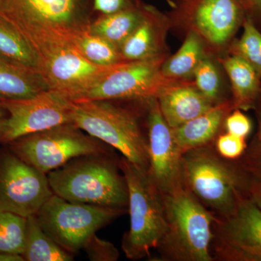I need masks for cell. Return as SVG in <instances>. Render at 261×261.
<instances>
[{
    "mask_svg": "<svg viewBox=\"0 0 261 261\" xmlns=\"http://www.w3.org/2000/svg\"><path fill=\"white\" fill-rule=\"evenodd\" d=\"M92 0H0V17L44 60L89 29Z\"/></svg>",
    "mask_w": 261,
    "mask_h": 261,
    "instance_id": "cell-1",
    "label": "cell"
},
{
    "mask_svg": "<svg viewBox=\"0 0 261 261\" xmlns=\"http://www.w3.org/2000/svg\"><path fill=\"white\" fill-rule=\"evenodd\" d=\"M184 185L216 219L234 212L248 194V170L240 161L221 157L214 142L182 157Z\"/></svg>",
    "mask_w": 261,
    "mask_h": 261,
    "instance_id": "cell-2",
    "label": "cell"
},
{
    "mask_svg": "<svg viewBox=\"0 0 261 261\" xmlns=\"http://www.w3.org/2000/svg\"><path fill=\"white\" fill-rule=\"evenodd\" d=\"M47 175L53 194L65 200L128 211L126 178L112 152L76 158Z\"/></svg>",
    "mask_w": 261,
    "mask_h": 261,
    "instance_id": "cell-3",
    "label": "cell"
},
{
    "mask_svg": "<svg viewBox=\"0 0 261 261\" xmlns=\"http://www.w3.org/2000/svg\"><path fill=\"white\" fill-rule=\"evenodd\" d=\"M166 230L156 247L161 261H214L215 216L184 187L163 195Z\"/></svg>",
    "mask_w": 261,
    "mask_h": 261,
    "instance_id": "cell-4",
    "label": "cell"
},
{
    "mask_svg": "<svg viewBox=\"0 0 261 261\" xmlns=\"http://www.w3.org/2000/svg\"><path fill=\"white\" fill-rule=\"evenodd\" d=\"M73 123L91 137L116 149L136 166L148 171L147 130L135 110L112 100L73 102Z\"/></svg>",
    "mask_w": 261,
    "mask_h": 261,
    "instance_id": "cell-5",
    "label": "cell"
},
{
    "mask_svg": "<svg viewBox=\"0 0 261 261\" xmlns=\"http://www.w3.org/2000/svg\"><path fill=\"white\" fill-rule=\"evenodd\" d=\"M120 167L128 192L129 229L122 238V250L127 258L138 260L150 256L166 230L163 194L151 179L148 171L126 158L120 159Z\"/></svg>",
    "mask_w": 261,
    "mask_h": 261,
    "instance_id": "cell-6",
    "label": "cell"
},
{
    "mask_svg": "<svg viewBox=\"0 0 261 261\" xmlns=\"http://www.w3.org/2000/svg\"><path fill=\"white\" fill-rule=\"evenodd\" d=\"M5 145L45 174L76 158L111 152L110 146L84 134L72 123L24 136Z\"/></svg>",
    "mask_w": 261,
    "mask_h": 261,
    "instance_id": "cell-7",
    "label": "cell"
},
{
    "mask_svg": "<svg viewBox=\"0 0 261 261\" xmlns=\"http://www.w3.org/2000/svg\"><path fill=\"white\" fill-rule=\"evenodd\" d=\"M125 212L127 211L70 202L53 194L35 216L46 233L74 255L98 230Z\"/></svg>",
    "mask_w": 261,
    "mask_h": 261,
    "instance_id": "cell-8",
    "label": "cell"
},
{
    "mask_svg": "<svg viewBox=\"0 0 261 261\" xmlns=\"http://www.w3.org/2000/svg\"><path fill=\"white\" fill-rule=\"evenodd\" d=\"M168 55L111 65L73 102L92 100H145L156 97L161 90L178 80L165 77L161 72Z\"/></svg>",
    "mask_w": 261,
    "mask_h": 261,
    "instance_id": "cell-9",
    "label": "cell"
},
{
    "mask_svg": "<svg viewBox=\"0 0 261 261\" xmlns=\"http://www.w3.org/2000/svg\"><path fill=\"white\" fill-rule=\"evenodd\" d=\"M8 113L0 144L24 136L73 123V102L58 91L47 89L25 99H0Z\"/></svg>",
    "mask_w": 261,
    "mask_h": 261,
    "instance_id": "cell-10",
    "label": "cell"
},
{
    "mask_svg": "<svg viewBox=\"0 0 261 261\" xmlns=\"http://www.w3.org/2000/svg\"><path fill=\"white\" fill-rule=\"evenodd\" d=\"M174 10L175 18L217 50L228 49L247 17L242 0H187Z\"/></svg>",
    "mask_w": 261,
    "mask_h": 261,
    "instance_id": "cell-11",
    "label": "cell"
},
{
    "mask_svg": "<svg viewBox=\"0 0 261 261\" xmlns=\"http://www.w3.org/2000/svg\"><path fill=\"white\" fill-rule=\"evenodd\" d=\"M53 195L47 175L0 149V211L23 217L34 216Z\"/></svg>",
    "mask_w": 261,
    "mask_h": 261,
    "instance_id": "cell-12",
    "label": "cell"
},
{
    "mask_svg": "<svg viewBox=\"0 0 261 261\" xmlns=\"http://www.w3.org/2000/svg\"><path fill=\"white\" fill-rule=\"evenodd\" d=\"M211 253L214 261H261V211L250 198L215 218Z\"/></svg>",
    "mask_w": 261,
    "mask_h": 261,
    "instance_id": "cell-13",
    "label": "cell"
},
{
    "mask_svg": "<svg viewBox=\"0 0 261 261\" xmlns=\"http://www.w3.org/2000/svg\"><path fill=\"white\" fill-rule=\"evenodd\" d=\"M147 138H148V173L163 195H168L185 187L182 157L173 137L172 128L165 121L157 98L147 100Z\"/></svg>",
    "mask_w": 261,
    "mask_h": 261,
    "instance_id": "cell-14",
    "label": "cell"
},
{
    "mask_svg": "<svg viewBox=\"0 0 261 261\" xmlns=\"http://www.w3.org/2000/svg\"><path fill=\"white\" fill-rule=\"evenodd\" d=\"M110 66L91 63L74 47H70L44 60L40 73L49 89L61 92L73 102Z\"/></svg>",
    "mask_w": 261,
    "mask_h": 261,
    "instance_id": "cell-15",
    "label": "cell"
},
{
    "mask_svg": "<svg viewBox=\"0 0 261 261\" xmlns=\"http://www.w3.org/2000/svg\"><path fill=\"white\" fill-rule=\"evenodd\" d=\"M171 23L167 15L146 5L138 27L120 46L123 61H143L168 55L166 39Z\"/></svg>",
    "mask_w": 261,
    "mask_h": 261,
    "instance_id": "cell-16",
    "label": "cell"
},
{
    "mask_svg": "<svg viewBox=\"0 0 261 261\" xmlns=\"http://www.w3.org/2000/svg\"><path fill=\"white\" fill-rule=\"evenodd\" d=\"M156 98L161 114L171 128L185 124L216 106L190 80L169 84Z\"/></svg>",
    "mask_w": 261,
    "mask_h": 261,
    "instance_id": "cell-17",
    "label": "cell"
},
{
    "mask_svg": "<svg viewBox=\"0 0 261 261\" xmlns=\"http://www.w3.org/2000/svg\"><path fill=\"white\" fill-rule=\"evenodd\" d=\"M233 109L232 101L228 99L185 124L172 128L173 137L182 153L214 142L221 130H224L226 116Z\"/></svg>",
    "mask_w": 261,
    "mask_h": 261,
    "instance_id": "cell-18",
    "label": "cell"
},
{
    "mask_svg": "<svg viewBox=\"0 0 261 261\" xmlns=\"http://www.w3.org/2000/svg\"><path fill=\"white\" fill-rule=\"evenodd\" d=\"M231 84L234 108L253 110L261 92V78L256 70L240 57L228 54L221 59Z\"/></svg>",
    "mask_w": 261,
    "mask_h": 261,
    "instance_id": "cell-19",
    "label": "cell"
},
{
    "mask_svg": "<svg viewBox=\"0 0 261 261\" xmlns=\"http://www.w3.org/2000/svg\"><path fill=\"white\" fill-rule=\"evenodd\" d=\"M49 89L39 71L0 56V99H25Z\"/></svg>",
    "mask_w": 261,
    "mask_h": 261,
    "instance_id": "cell-20",
    "label": "cell"
},
{
    "mask_svg": "<svg viewBox=\"0 0 261 261\" xmlns=\"http://www.w3.org/2000/svg\"><path fill=\"white\" fill-rule=\"evenodd\" d=\"M145 5L121 10L110 15H101L89 25V32L103 38L119 49L120 46L138 27L145 13Z\"/></svg>",
    "mask_w": 261,
    "mask_h": 261,
    "instance_id": "cell-21",
    "label": "cell"
},
{
    "mask_svg": "<svg viewBox=\"0 0 261 261\" xmlns=\"http://www.w3.org/2000/svg\"><path fill=\"white\" fill-rule=\"evenodd\" d=\"M205 45V42L197 33L189 31L181 47L163 62L161 67L162 74L172 80H190L201 61L207 56Z\"/></svg>",
    "mask_w": 261,
    "mask_h": 261,
    "instance_id": "cell-22",
    "label": "cell"
},
{
    "mask_svg": "<svg viewBox=\"0 0 261 261\" xmlns=\"http://www.w3.org/2000/svg\"><path fill=\"white\" fill-rule=\"evenodd\" d=\"M25 261H71L74 255L67 251L45 233L35 215L27 218Z\"/></svg>",
    "mask_w": 261,
    "mask_h": 261,
    "instance_id": "cell-23",
    "label": "cell"
},
{
    "mask_svg": "<svg viewBox=\"0 0 261 261\" xmlns=\"http://www.w3.org/2000/svg\"><path fill=\"white\" fill-rule=\"evenodd\" d=\"M0 56L40 73L41 61L37 53L2 17H0Z\"/></svg>",
    "mask_w": 261,
    "mask_h": 261,
    "instance_id": "cell-24",
    "label": "cell"
},
{
    "mask_svg": "<svg viewBox=\"0 0 261 261\" xmlns=\"http://www.w3.org/2000/svg\"><path fill=\"white\" fill-rule=\"evenodd\" d=\"M73 45L86 59L96 65L110 66L125 62L122 60L118 47L103 38L92 34L89 29L77 36Z\"/></svg>",
    "mask_w": 261,
    "mask_h": 261,
    "instance_id": "cell-25",
    "label": "cell"
},
{
    "mask_svg": "<svg viewBox=\"0 0 261 261\" xmlns=\"http://www.w3.org/2000/svg\"><path fill=\"white\" fill-rule=\"evenodd\" d=\"M243 30L241 37L235 38L230 44L228 53L247 61L261 78V31L248 17L244 22Z\"/></svg>",
    "mask_w": 261,
    "mask_h": 261,
    "instance_id": "cell-26",
    "label": "cell"
},
{
    "mask_svg": "<svg viewBox=\"0 0 261 261\" xmlns=\"http://www.w3.org/2000/svg\"><path fill=\"white\" fill-rule=\"evenodd\" d=\"M27 218L0 211V252L23 255Z\"/></svg>",
    "mask_w": 261,
    "mask_h": 261,
    "instance_id": "cell-27",
    "label": "cell"
},
{
    "mask_svg": "<svg viewBox=\"0 0 261 261\" xmlns=\"http://www.w3.org/2000/svg\"><path fill=\"white\" fill-rule=\"evenodd\" d=\"M192 78L197 89L214 104L226 101L221 99V82L219 70L208 57L205 56L201 61Z\"/></svg>",
    "mask_w": 261,
    "mask_h": 261,
    "instance_id": "cell-28",
    "label": "cell"
},
{
    "mask_svg": "<svg viewBox=\"0 0 261 261\" xmlns=\"http://www.w3.org/2000/svg\"><path fill=\"white\" fill-rule=\"evenodd\" d=\"M246 139L222 132L214 141L215 148L218 153L225 159L238 161L246 151Z\"/></svg>",
    "mask_w": 261,
    "mask_h": 261,
    "instance_id": "cell-29",
    "label": "cell"
},
{
    "mask_svg": "<svg viewBox=\"0 0 261 261\" xmlns=\"http://www.w3.org/2000/svg\"><path fill=\"white\" fill-rule=\"evenodd\" d=\"M87 257L92 261H116L119 258V251L111 242L92 235L84 245Z\"/></svg>",
    "mask_w": 261,
    "mask_h": 261,
    "instance_id": "cell-30",
    "label": "cell"
},
{
    "mask_svg": "<svg viewBox=\"0 0 261 261\" xmlns=\"http://www.w3.org/2000/svg\"><path fill=\"white\" fill-rule=\"evenodd\" d=\"M252 129L251 120L243 111L238 108L233 109L225 119L224 130L227 133L247 139Z\"/></svg>",
    "mask_w": 261,
    "mask_h": 261,
    "instance_id": "cell-31",
    "label": "cell"
},
{
    "mask_svg": "<svg viewBox=\"0 0 261 261\" xmlns=\"http://www.w3.org/2000/svg\"><path fill=\"white\" fill-rule=\"evenodd\" d=\"M140 0H92L94 11L101 15H110L121 10L138 6Z\"/></svg>",
    "mask_w": 261,
    "mask_h": 261,
    "instance_id": "cell-32",
    "label": "cell"
},
{
    "mask_svg": "<svg viewBox=\"0 0 261 261\" xmlns=\"http://www.w3.org/2000/svg\"><path fill=\"white\" fill-rule=\"evenodd\" d=\"M240 160L248 169L261 173V141L255 136L247 145L245 154Z\"/></svg>",
    "mask_w": 261,
    "mask_h": 261,
    "instance_id": "cell-33",
    "label": "cell"
},
{
    "mask_svg": "<svg viewBox=\"0 0 261 261\" xmlns=\"http://www.w3.org/2000/svg\"><path fill=\"white\" fill-rule=\"evenodd\" d=\"M249 176L248 194L250 200L261 211V173L248 169Z\"/></svg>",
    "mask_w": 261,
    "mask_h": 261,
    "instance_id": "cell-34",
    "label": "cell"
},
{
    "mask_svg": "<svg viewBox=\"0 0 261 261\" xmlns=\"http://www.w3.org/2000/svg\"><path fill=\"white\" fill-rule=\"evenodd\" d=\"M247 17L261 31V0H242Z\"/></svg>",
    "mask_w": 261,
    "mask_h": 261,
    "instance_id": "cell-35",
    "label": "cell"
},
{
    "mask_svg": "<svg viewBox=\"0 0 261 261\" xmlns=\"http://www.w3.org/2000/svg\"><path fill=\"white\" fill-rule=\"evenodd\" d=\"M254 111H255V115L257 120V123H258V127H257V132L255 134V137L261 141V92L258 99H257L256 103H255V107L253 108Z\"/></svg>",
    "mask_w": 261,
    "mask_h": 261,
    "instance_id": "cell-36",
    "label": "cell"
},
{
    "mask_svg": "<svg viewBox=\"0 0 261 261\" xmlns=\"http://www.w3.org/2000/svg\"><path fill=\"white\" fill-rule=\"evenodd\" d=\"M0 261H25L23 255L0 252Z\"/></svg>",
    "mask_w": 261,
    "mask_h": 261,
    "instance_id": "cell-37",
    "label": "cell"
},
{
    "mask_svg": "<svg viewBox=\"0 0 261 261\" xmlns=\"http://www.w3.org/2000/svg\"><path fill=\"white\" fill-rule=\"evenodd\" d=\"M7 117H8V113H7L6 110H5L4 106L2 104L1 100H0V139H1Z\"/></svg>",
    "mask_w": 261,
    "mask_h": 261,
    "instance_id": "cell-38",
    "label": "cell"
},
{
    "mask_svg": "<svg viewBox=\"0 0 261 261\" xmlns=\"http://www.w3.org/2000/svg\"><path fill=\"white\" fill-rule=\"evenodd\" d=\"M166 3H168V5H170V6L171 7V8H175L176 7V3H174V2H173L172 0H166Z\"/></svg>",
    "mask_w": 261,
    "mask_h": 261,
    "instance_id": "cell-39",
    "label": "cell"
},
{
    "mask_svg": "<svg viewBox=\"0 0 261 261\" xmlns=\"http://www.w3.org/2000/svg\"><path fill=\"white\" fill-rule=\"evenodd\" d=\"M178 1H179V2H185V1H187V0H178Z\"/></svg>",
    "mask_w": 261,
    "mask_h": 261,
    "instance_id": "cell-40",
    "label": "cell"
}]
</instances>
